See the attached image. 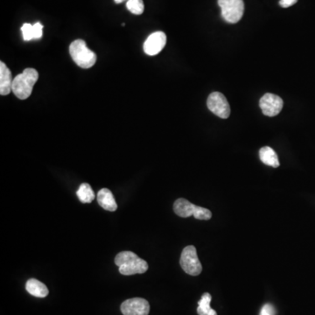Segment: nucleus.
<instances>
[{
    "instance_id": "9",
    "label": "nucleus",
    "mask_w": 315,
    "mask_h": 315,
    "mask_svg": "<svg viewBox=\"0 0 315 315\" xmlns=\"http://www.w3.org/2000/svg\"><path fill=\"white\" fill-rule=\"evenodd\" d=\"M121 312L124 315H148L150 305L145 299L133 298L123 302Z\"/></svg>"
},
{
    "instance_id": "11",
    "label": "nucleus",
    "mask_w": 315,
    "mask_h": 315,
    "mask_svg": "<svg viewBox=\"0 0 315 315\" xmlns=\"http://www.w3.org/2000/svg\"><path fill=\"white\" fill-rule=\"evenodd\" d=\"M12 72L3 62L0 63V94L1 95H9L12 91Z\"/></svg>"
},
{
    "instance_id": "14",
    "label": "nucleus",
    "mask_w": 315,
    "mask_h": 315,
    "mask_svg": "<svg viewBox=\"0 0 315 315\" xmlns=\"http://www.w3.org/2000/svg\"><path fill=\"white\" fill-rule=\"evenodd\" d=\"M259 158L263 163L272 167H280L279 157L273 149L265 146L259 150Z\"/></svg>"
},
{
    "instance_id": "4",
    "label": "nucleus",
    "mask_w": 315,
    "mask_h": 315,
    "mask_svg": "<svg viewBox=\"0 0 315 315\" xmlns=\"http://www.w3.org/2000/svg\"><path fill=\"white\" fill-rule=\"evenodd\" d=\"M173 210L177 215L183 218L193 215L198 220H209L212 217L211 211L208 208L194 205L184 198L176 200L173 204Z\"/></svg>"
},
{
    "instance_id": "20",
    "label": "nucleus",
    "mask_w": 315,
    "mask_h": 315,
    "mask_svg": "<svg viewBox=\"0 0 315 315\" xmlns=\"http://www.w3.org/2000/svg\"><path fill=\"white\" fill-rule=\"evenodd\" d=\"M298 0H280V5L283 8H288L297 3Z\"/></svg>"
},
{
    "instance_id": "12",
    "label": "nucleus",
    "mask_w": 315,
    "mask_h": 315,
    "mask_svg": "<svg viewBox=\"0 0 315 315\" xmlns=\"http://www.w3.org/2000/svg\"><path fill=\"white\" fill-rule=\"evenodd\" d=\"M97 202L102 208L108 211H116L117 208L116 200L114 198L112 192L108 188H103L97 193Z\"/></svg>"
},
{
    "instance_id": "18",
    "label": "nucleus",
    "mask_w": 315,
    "mask_h": 315,
    "mask_svg": "<svg viewBox=\"0 0 315 315\" xmlns=\"http://www.w3.org/2000/svg\"><path fill=\"white\" fill-rule=\"evenodd\" d=\"M22 34H23V39L26 42H29L31 40H33V26L29 23H26L21 27Z\"/></svg>"
},
{
    "instance_id": "15",
    "label": "nucleus",
    "mask_w": 315,
    "mask_h": 315,
    "mask_svg": "<svg viewBox=\"0 0 315 315\" xmlns=\"http://www.w3.org/2000/svg\"><path fill=\"white\" fill-rule=\"evenodd\" d=\"M212 297L211 295L206 292L202 295L201 301L198 302V308H197V312L199 315H217L216 312L214 309H212L210 306L211 303Z\"/></svg>"
},
{
    "instance_id": "2",
    "label": "nucleus",
    "mask_w": 315,
    "mask_h": 315,
    "mask_svg": "<svg viewBox=\"0 0 315 315\" xmlns=\"http://www.w3.org/2000/svg\"><path fill=\"white\" fill-rule=\"evenodd\" d=\"M38 79L39 73L36 69L31 68L25 69L13 79L12 92L21 100L28 99L33 92V86Z\"/></svg>"
},
{
    "instance_id": "17",
    "label": "nucleus",
    "mask_w": 315,
    "mask_h": 315,
    "mask_svg": "<svg viewBox=\"0 0 315 315\" xmlns=\"http://www.w3.org/2000/svg\"><path fill=\"white\" fill-rule=\"evenodd\" d=\"M126 7L132 14L141 15L145 11L143 0H128Z\"/></svg>"
},
{
    "instance_id": "10",
    "label": "nucleus",
    "mask_w": 315,
    "mask_h": 315,
    "mask_svg": "<svg viewBox=\"0 0 315 315\" xmlns=\"http://www.w3.org/2000/svg\"><path fill=\"white\" fill-rule=\"evenodd\" d=\"M167 44V35L163 32H155L149 35L144 43V51L147 55L154 56L160 54Z\"/></svg>"
},
{
    "instance_id": "6",
    "label": "nucleus",
    "mask_w": 315,
    "mask_h": 315,
    "mask_svg": "<svg viewBox=\"0 0 315 315\" xmlns=\"http://www.w3.org/2000/svg\"><path fill=\"white\" fill-rule=\"evenodd\" d=\"M180 264L183 271L191 276H198L202 271V266L197 256L195 247L189 245L182 250Z\"/></svg>"
},
{
    "instance_id": "19",
    "label": "nucleus",
    "mask_w": 315,
    "mask_h": 315,
    "mask_svg": "<svg viewBox=\"0 0 315 315\" xmlns=\"http://www.w3.org/2000/svg\"><path fill=\"white\" fill-rule=\"evenodd\" d=\"M43 33V26L40 22H37L33 26V40L41 39Z\"/></svg>"
},
{
    "instance_id": "7",
    "label": "nucleus",
    "mask_w": 315,
    "mask_h": 315,
    "mask_svg": "<svg viewBox=\"0 0 315 315\" xmlns=\"http://www.w3.org/2000/svg\"><path fill=\"white\" fill-rule=\"evenodd\" d=\"M207 105L212 113L221 119H226L230 115V106L225 95L220 92H213L209 95Z\"/></svg>"
},
{
    "instance_id": "21",
    "label": "nucleus",
    "mask_w": 315,
    "mask_h": 315,
    "mask_svg": "<svg viewBox=\"0 0 315 315\" xmlns=\"http://www.w3.org/2000/svg\"><path fill=\"white\" fill-rule=\"evenodd\" d=\"M260 315H273L271 314V312H268L267 310H265L264 307H263V309H262L261 312H260Z\"/></svg>"
},
{
    "instance_id": "16",
    "label": "nucleus",
    "mask_w": 315,
    "mask_h": 315,
    "mask_svg": "<svg viewBox=\"0 0 315 315\" xmlns=\"http://www.w3.org/2000/svg\"><path fill=\"white\" fill-rule=\"evenodd\" d=\"M78 198L83 203H90L95 199V193L90 185L88 183H83L76 192Z\"/></svg>"
},
{
    "instance_id": "22",
    "label": "nucleus",
    "mask_w": 315,
    "mask_h": 315,
    "mask_svg": "<svg viewBox=\"0 0 315 315\" xmlns=\"http://www.w3.org/2000/svg\"><path fill=\"white\" fill-rule=\"evenodd\" d=\"M114 1H115V3L116 4H121L126 1V0H114ZM127 1H128V0H127Z\"/></svg>"
},
{
    "instance_id": "8",
    "label": "nucleus",
    "mask_w": 315,
    "mask_h": 315,
    "mask_svg": "<svg viewBox=\"0 0 315 315\" xmlns=\"http://www.w3.org/2000/svg\"><path fill=\"white\" fill-rule=\"evenodd\" d=\"M284 102L279 95L266 93L262 96L259 101V106L262 112L267 116H275L280 113L282 110Z\"/></svg>"
},
{
    "instance_id": "3",
    "label": "nucleus",
    "mask_w": 315,
    "mask_h": 315,
    "mask_svg": "<svg viewBox=\"0 0 315 315\" xmlns=\"http://www.w3.org/2000/svg\"><path fill=\"white\" fill-rule=\"evenodd\" d=\"M69 54L82 69H90L96 63V54L87 47L84 40H75L72 42L69 46Z\"/></svg>"
},
{
    "instance_id": "5",
    "label": "nucleus",
    "mask_w": 315,
    "mask_h": 315,
    "mask_svg": "<svg viewBox=\"0 0 315 315\" xmlns=\"http://www.w3.org/2000/svg\"><path fill=\"white\" fill-rule=\"evenodd\" d=\"M218 5L223 19L228 23L235 24L244 16V0H218Z\"/></svg>"
},
{
    "instance_id": "1",
    "label": "nucleus",
    "mask_w": 315,
    "mask_h": 315,
    "mask_svg": "<svg viewBox=\"0 0 315 315\" xmlns=\"http://www.w3.org/2000/svg\"><path fill=\"white\" fill-rule=\"evenodd\" d=\"M115 264L119 272L125 276L145 273L148 270V264L132 251H122L115 258Z\"/></svg>"
},
{
    "instance_id": "13",
    "label": "nucleus",
    "mask_w": 315,
    "mask_h": 315,
    "mask_svg": "<svg viewBox=\"0 0 315 315\" xmlns=\"http://www.w3.org/2000/svg\"><path fill=\"white\" fill-rule=\"evenodd\" d=\"M26 289L30 294L34 297L45 298L48 295V289L46 285L35 279H30L26 284Z\"/></svg>"
}]
</instances>
